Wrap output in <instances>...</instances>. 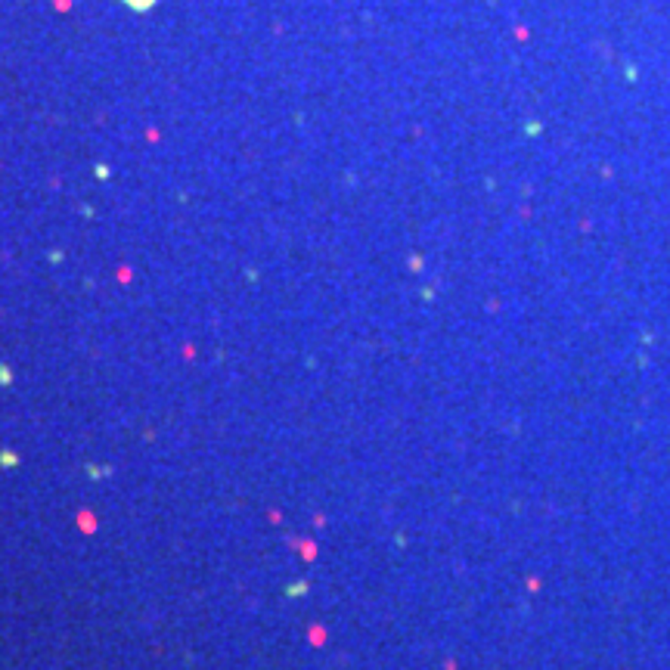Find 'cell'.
<instances>
[{"mask_svg":"<svg viewBox=\"0 0 670 670\" xmlns=\"http://www.w3.org/2000/svg\"><path fill=\"white\" fill-rule=\"evenodd\" d=\"M124 6H130V10H137V13H146V10H152L155 6V0H121Z\"/></svg>","mask_w":670,"mask_h":670,"instance_id":"6da1fadb","label":"cell"}]
</instances>
